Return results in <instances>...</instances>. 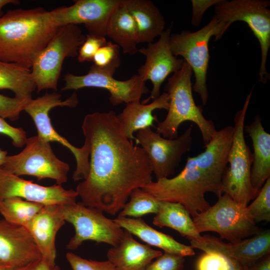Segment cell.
<instances>
[{
	"mask_svg": "<svg viewBox=\"0 0 270 270\" xmlns=\"http://www.w3.org/2000/svg\"><path fill=\"white\" fill-rule=\"evenodd\" d=\"M118 214V216L139 218L148 214H156L159 210L160 200L142 188L134 190Z\"/></svg>",
	"mask_w": 270,
	"mask_h": 270,
	"instance_id": "30",
	"label": "cell"
},
{
	"mask_svg": "<svg viewBox=\"0 0 270 270\" xmlns=\"http://www.w3.org/2000/svg\"><path fill=\"white\" fill-rule=\"evenodd\" d=\"M248 210L254 222L270 221V178H268Z\"/></svg>",
	"mask_w": 270,
	"mask_h": 270,
	"instance_id": "31",
	"label": "cell"
},
{
	"mask_svg": "<svg viewBox=\"0 0 270 270\" xmlns=\"http://www.w3.org/2000/svg\"><path fill=\"white\" fill-rule=\"evenodd\" d=\"M106 42V37L86 34L78 52V61L80 62L92 61L96 52Z\"/></svg>",
	"mask_w": 270,
	"mask_h": 270,
	"instance_id": "37",
	"label": "cell"
},
{
	"mask_svg": "<svg viewBox=\"0 0 270 270\" xmlns=\"http://www.w3.org/2000/svg\"><path fill=\"white\" fill-rule=\"evenodd\" d=\"M184 256L165 252L152 261L146 270H184Z\"/></svg>",
	"mask_w": 270,
	"mask_h": 270,
	"instance_id": "36",
	"label": "cell"
},
{
	"mask_svg": "<svg viewBox=\"0 0 270 270\" xmlns=\"http://www.w3.org/2000/svg\"><path fill=\"white\" fill-rule=\"evenodd\" d=\"M85 39L78 25H66L58 28L30 69L38 92L50 88L57 90L64 60L78 56Z\"/></svg>",
	"mask_w": 270,
	"mask_h": 270,
	"instance_id": "8",
	"label": "cell"
},
{
	"mask_svg": "<svg viewBox=\"0 0 270 270\" xmlns=\"http://www.w3.org/2000/svg\"><path fill=\"white\" fill-rule=\"evenodd\" d=\"M192 74L184 61L182 68L168 79L165 88L169 96L168 112L164 120L158 122L156 132L164 138L174 139L178 136L180 125L192 122L198 128L205 146L216 130L214 122L203 115L202 107L195 103L192 92Z\"/></svg>",
	"mask_w": 270,
	"mask_h": 270,
	"instance_id": "4",
	"label": "cell"
},
{
	"mask_svg": "<svg viewBox=\"0 0 270 270\" xmlns=\"http://www.w3.org/2000/svg\"><path fill=\"white\" fill-rule=\"evenodd\" d=\"M162 254L161 251L138 242L124 230L120 242L110 248L106 256L116 270H146L153 260Z\"/></svg>",
	"mask_w": 270,
	"mask_h": 270,
	"instance_id": "21",
	"label": "cell"
},
{
	"mask_svg": "<svg viewBox=\"0 0 270 270\" xmlns=\"http://www.w3.org/2000/svg\"><path fill=\"white\" fill-rule=\"evenodd\" d=\"M30 99L10 98L0 94V117L11 120H18Z\"/></svg>",
	"mask_w": 270,
	"mask_h": 270,
	"instance_id": "34",
	"label": "cell"
},
{
	"mask_svg": "<svg viewBox=\"0 0 270 270\" xmlns=\"http://www.w3.org/2000/svg\"><path fill=\"white\" fill-rule=\"evenodd\" d=\"M116 70L114 68H102L92 64L86 74H66L64 86L62 90H76L88 87L104 88L110 93L109 101L112 106L140 101L143 94L149 92L146 82L138 74H134L127 80H119L113 76Z\"/></svg>",
	"mask_w": 270,
	"mask_h": 270,
	"instance_id": "14",
	"label": "cell"
},
{
	"mask_svg": "<svg viewBox=\"0 0 270 270\" xmlns=\"http://www.w3.org/2000/svg\"><path fill=\"white\" fill-rule=\"evenodd\" d=\"M42 258L25 227L0 219V261L19 267Z\"/></svg>",
	"mask_w": 270,
	"mask_h": 270,
	"instance_id": "19",
	"label": "cell"
},
{
	"mask_svg": "<svg viewBox=\"0 0 270 270\" xmlns=\"http://www.w3.org/2000/svg\"><path fill=\"white\" fill-rule=\"evenodd\" d=\"M242 270H270V254L251 265L244 266Z\"/></svg>",
	"mask_w": 270,
	"mask_h": 270,
	"instance_id": "41",
	"label": "cell"
},
{
	"mask_svg": "<svg viewBox=\"0 0 270 270\" xmlns=\"http://www.w3.org/2000/svg\"><path fill=\"white\" fill-rule=\"evenodd\" d=\"M198 232H213L220 238L236 242L251 237L262 230L251 216L247 206L228 194L218 196L216 202L192 218Z\"/></svg>",
	"mask_w": 270,
	"mask_h": 270,
	"instance_id": "7",
	"label": "cell"
},
{
	"mask_svg": "<svg viewBox=\"0 0 270 270\" xmlns=\"http://www.w3.org/2000/svg\"><path fill=\"white\" fill-rule=\"evenodd\" d=\"M25 145L19 154L7 156L0 169L18 176H34L39 180L50 178L58 185L66 182L70 166L56 156L50 142L37 135L27 138Z\"/></svg>",
	"mask_w": 270,
	"mask_h": 270,
	"instance_id": "9",
	"label": "cell"
},
{
	"mask_svg": "<svg viewBox=\"0 0 270 270\" xmlns=\"http://www.w3.org/2000/svg\"><path fill=\"white\" fill-rule=\"evenodd\" d=\"M192 126L174 139L164 138L150 128L138 130L135 140L146 153L152 174L158 180L174 174L182 156L190 150L192 144Z\"/></svg>",
	"mask_w": 270,
	"mask_h": 270,
	"instance_id": "13",
	"label": "cell"
},
{
	"mask_svg": "<svg viewBox=\"0 0 270 270\" xmlns=\"http://www.w3.org/2000/svg\"><path fill=\"white\" fill-rule=\"evenodd\" d=\"M65 221L72 224L75 233L66 247L70 250L78 248L84 242L105 243L112 246L120 242L124 230L98 208L84 206L81 202L60 205Z\"/></svg>",
	"mask_w": 270,
	"mask_h": 270,
	"instance_id": "12",
	"label": "cell"
},
{
	"mask_svg": "<svg viewBox=\"0 0 270 270\" xmlns=\"http://www.w3.org/2000/svg\"><path fill=\"white\" fill-rule=\"evenodd\" d=\"M122 0H77L70 6L50 11L55 25L84 24L88 34L106 37L108 20Z\"/></svg>",
	"mask_w": 270,
	"mask_h": 270,
	"instance_id": "15",
	"label": "cell"
},
{
	"mask_svg": "<svg viewBox=\"0 0 270 270\" xmlns=\"http://www.w3.org/2000/svg\"><path fill=\"white\" fill-rule=\"evenodd\" d=\"M228 28L226 23L214 16L208 24L196 32L184 30L170 36L171 51L174 56H182L191 68L195 77L192 90L199 94L204 106L208 98L206 79L209 41L212 36L215 40L220 39Z\"/></svg>",
	"mask_w": 270,
	"mask_h": 270,
	"instance_id": "5",
	"label": "cell"
},
{
	"mask_svg": "<svg viewBox=\"0 0 270 270\" xmlns=\"http://www.w3.org/2000/svg\"><path fill=\"white\" fill-rule=\"evenodd\" d=\"M244 131L250 136L254 148L250 182L254 198L270 178V134L265 130L258 114L251 124L244 126Z\"/></svg>",
	"mask_w": 270,
	"mask_h": 270,
	"instance_id": "22",
	"label": "cell"
},
{
	"mask_svg": "<svg viewBox=\"0 0 270 270\" xmlns=\"http://www.w3.org/2000/svg\"><path fill=\"white\" fill-rule=\"evenodd\" d=\"M113 220L122 229L136 236L146 244L160 248L165 252L184 257L195 254L194 248L190 246L179 242L170 235L156 230L141 218L118 216Z\"/></svg>",
	"mask_w": 270,
	"mask_h": 270,
	"instance_id": "23",
	"label": "cell"
},
{
	"mask_svg": "<svg viewBox=\"0 0 270 270\" xmlns=\"http://www.w3.org/2000/svg\"><path fill=\"white\" fill-rule=\"evenodd\" d=\"M18 0H0V18L4 15L2 8L5 6L10 4H18Z\"/></svg>",
	"mask_w": 270,
	"mask_h": 270,
	"instance_id": "42",
	"label": "cell"
},
{
	"mask_svg": "<svg viewBox=\"0 0 270 270\" xmlns=\"http://www.w3.org/2000/svg\"><path fill=\"white\" fill-rule=\"evenodd\" d=\"M0 133L8 136L12 140L13 144L17 148H22L25 145L27 138L24 130L11 126L0 117Z\"/></svg>",
	"mask_w": 270,
	"mask_h": 270,
	"instance_id": "38",
	"label": "cell"
},
{
	"mask_svg": "<svg viewBox=\"0 0 270 270\" xmlns=\"http://www.w3.org/2000/svg\"><path fill=\"white\" fill-rule=\"evenodd\" d=\"M44 206L20 198H8L0 202V214L6 221L24 226Z\"/></svg>",
	"mask_w": 270,
	"mask_h": 270,
	"instance_id": "29",
	"label": "cell"
},
{
	"mask_svg": "<svg viewBox=\"0 0 270 270\" xmlns=\"http://www.w3.org/2000/svg\"><path fill=\"white\" fill-rule=\"evenodd\" d=\"M77 192L61 185L43 186L0 169V202L8 198H20L42 204L66 205L76 202Z\"/></svg>",
	"mask_w": 270,
	"mask_h": 270,
	"instance_id": "17",
	"label": "cell"
},
{
	"mask_svg": "<svg viewBox=\"0 0 270 270\" xmlns=\"http://www.w3.org/2000/svg\"><path fill=\"white\" fill-rule=\"evenodd\" d=\"M36 88L30 69L0 60V89L12 90L15 97L28 100Z\"/></svg>",
	"mask_w": 270,
	"mask_h": 270,
	"instance_id": "28",
	"label": "cell"
},
{
	"mask_svg": "<svg viewBox=\"0 0 270 270\" xmlns=\"http://www.w3.org/2000/svg\"><path fill=\"white\" fill-rule=\"evenodd\" d=\"M60 94L56 93H46L41 97L30 98L25 108L33 120L36 126L38 136L44 140L50 142H57L67 148L73 154L76 162V168L72 175L74 181L84 180L90 170V149L84 142L81 148L72 145L66 138L59 134L52 126L48 112L56 106L74 108L78 106V100L76 92L66 100H62Z\"/></svg>",
	"mask_w": 270,
	"mask_h": 270,
	"instance_id": "11",
	"label": "cell"
},
{
	"mask_svg": "<svg viewBox=\"0 0 270 270\" xmlns=\"http://www.w3.org/2000/svg\"><path fill=\"white\" fill-rule=\"evenodd\" d=\"M120 48L112 42L101 47L94 54L92 60L94 64L102 68L117 69L120 66Z\"/></svg>",
	"mask_w": 270,
	"mask_h": 270,
	"instance_id": "33",
	"label": "cell"
},
{
	"mask_svg": "<svg viewBox=\"0 0 270 270\" xmlns=\"http://www.w3.org/2000/svg\"><path fill=\"white\" fill-rule=\"evenodd\" d=\"M132 17L137 28L139 43L152 42L164 32L165 21L158 8L148 0H122Z\"/></svg>",
	"mask_w": 270,
	"mask_h": 270,
	"instance_id": "25",
	"label": "cell"
},
{
	"mask_svg": "<svg viewBox=\"0 0 270 270\" xmlns=\"http://www.w3.org/2000/svg\"><path fill=\"white\" fill-rule=\"evenodd\" d=\"M252 90L248 95L242 108L234 118L232 144L228 164L222 182V193L230 196L236 202L248 206L254 199L250 182L252 153L244 136V120Z\"/></svg>",
	"mask_w": 270,
	"mask_h": 270,
	"instance_id": "6",
	"label": "cell"
},
{
	"mask_svg": "<svg viewBox=\"0 0 270 270\" xmlns=\"http://www.w3.org/2000/svg\"><path fill=\"white\" fill-rule=\"evenodd\" d=\"M106 36L122 48L124 54L133 55L138 52L139 40L136 26L122 0L108 20Z\"/></svg>",
	"mask_w": 270,
	"mask_h": 270,
	"instance_id": "26",
	"label": "cell"
},
{
	"mask_svg": "<svg viewBox=\"0 0 270 270\" xmlns=\"http://www.w3.org/2000/svg\"><path fill=\"white\" fill-rule=\"evenodd\" d=\"M190 246L204 252H216L233 258L242 265L250 266L270 252V230L258 234L236 242H224L210 235L202 236L198 240H190Z\"/></svg>",
	"mask_w": 270,
	"mask_h": 270,
	"instance_id": "18",
	"label": "cell"
},
{
	"mask_svg": "<svg viewBox=\"0 0 270 270\" xmlns=\"http://www.w3.org/2000/svg\"><path fill=\"white\" fill-rule=\"evenodd\" d=\"M53 266L44 258H42L26 265L14 268L11 270H52Z\"/></svg>",
	"mask_w": 270,
	"mask_h": 270,
	"instance_id": "40",
	"label": "cell"
},
{
	"mask_svg": "<svg viewBox=\"0 0 270 270\" xmlns=\"http://www.w3.org/2000/svg\"><path fill=\"white\" fill-rule=\"evenodd\" d=\"M58 28L44 8L8 11L0 18V60L31 69Z\"/></svg>",
	"mask_w": 270,
	"mask_h": 270,
	"instance_id": "3",
	"label": "cell"
},
{
	"mask_svg": "<svg viewBox=\"0 0 270 270\" xmlns=\"http://www.w3.org/2000/svg\"><path fill=\"white\" fill-rule=\"evenodd\" d=\"M237 260L216 252H205L198 260L196 270H242Z\"/></svg>",
	"mask_w": 270,
	"mask_h": 270,
	"instance_id": "32",
	"label": "cell"
},
{
	"mask_svg": "<svg viewBox=\"0 0 270 270\" xmlns=\"http://www.w3.org/2000/svg\"><path fill=\"white\" fill-rule=\"evenodd\" d=\"M171 28L164 30L155 42L148 44L146 48L138 49L146 57L144 64L138 70V74L144 82L149 80L152 84L150 96L144 104L154 100L160 95L161 86L172 73L180 70L184 60L174 56L170 50V38Z\"/></svg>",
	"mask_w": 270,
	"mask_h": 270,
	"instance_id": "16",
	"label": "cell"
},
{
	"mask_svg": "<svg viewBox=\"0 0 270 270\" xmlns=\"http://www.w3.org/2000/svg\"><path fill=\"white\" fill-rule=\"evenodd\" d=\"M270 5L269 0H220L214 7V16L228 28L236 21L244 22L258 39L261 50L259 80L264 84L268 78L266 62L270 47Z\"/></svg>",
	"mask_w": 270,
	"mask_h": 270,
	"instance_id": "10",
	"label": "cell"
},
{
	"mask_svg": "<svg viewBox=\"0 0 270 270\" xmlns=\"http://www.w3.org/2000/svg\"><path fill=\"white\" fill-rule=\"evenodd\" d=\"M66 260L72 270H116L108 260L97 261L84 258L72 252L66 254Z\"/></svg>",
	"mask_w": 270,
	"mask_h": 270,
	"instance_id": "35",
	"label": "cell"
},
{
	"mask_svg": "<svg viewBox=\"0 0 270 270\" xmlns=\"http://www.w3.org/2000/svg\"><path fill=\"white\" fill-rule=\"evenodd\" d=\"M65 222L60 205H46L24 226L32 236L42 258L52 266L56 265V235Z\"/></svg>",
	"mask_w": 270,
	"mask_h": 270,
	"instance_id": "20",
	"label": "cell"
},
{
	"mask_svg": "<svg viewBox=\"0 0 270 270\" xmlns=\"http://www.w3.org/2000/svg\"><path fill=\"white\" fill-rule=\"evenodd\" d=\"M52 270H61V269L58 266L55 265L52 267Z\"/></svg>",
	"mask_w": 270,
	"mask_h": 270,
	"instance_id": "45",
	"label": "cell"
},
{
	"mask_svg": "<svg viewBox=\"0 0 270 270\" xmlns=\"http://www.w3.org/2000/svg\"><path fill=\"white\" fill-rule=\"evenodd\" d=\"M232 126L216 130L204 150L188 156L184 167L176 176L166 178L163 188L174 201L191 208H204L209 205L206 192L218 197L222 194V182L227 167L232 142Z\"/></svg>",
	"mask_w": 270,
	"mask_h": 270,
	"instance_id": "2",
	"label": "cell"
},
{
	"mask_svg": "<svg viewBox=\"0 0 270 270\" xmlns=\"http://www.w3.org/2000/svg\"><path fill=\"white\" fill-rule=\"evenodd\" d=\"M14 268L16 267L0 261V270H11Z\"/></svg>",
	"mask_w": 270,
	"mask_h": 270,
	"instance_id": "44",
	"label": "cell"
},
{
	"mask_svg": "<svg viewBox=\"0 0 270 270\" xmlns=\"http://www.w3.org/2000/svg\"><path fill=\"white\" fill-rule=\"evenodd\" d=\"M82 128L90 149V170L76 190L84 206L115 215L134 190L152 180L149 158L125 136L112 110L86 114Z\"/></svg>",
	"mask_w": 270,
	"mask_h": 270,
	"instance_id": "1",
	"label": "cell"
},
{
	"mask_svg": "<svg viewBox=\"0 0 270 270\" xmlns=\"http://www.w3.org/2000/svg\"><path fill=\"white\" fill-rule=\"evenodd\" d=\"M220 0H192V24L198 26L201 23L204 12L212 5H216Z\"/></svg>",
	"mask_w": 270,
	"mask_h": 270,
	"instance_id": "39",
	"label": "cell"
},
{
	"mask_svg": "<svg viewBox=\"0 0 270 270\" xmlns=\"http://www.w3.org/2000/svg\"><path fill=\"white\" fill-rule=\"evenodd\" d=\"M152 223L160 228L174 229L190 240H198L202 236L196 230L188 210L178 202L160 201L159 210Z\"/></svg>",
	"mask_w": 270,
	"mask_h": 270,
	"instance_id": "27",
	"label": "cell"
},
{
	"mask_svg": "<svg viewBox=\"0 0 270 270\" xmlns=\"http://www.w3.org/2000/svg\"><path fill=\"white\" fill-rule=\"evenodd\" d=\"M169 96L166 92L148 104L140 101L127 104L122 112L116 114L118 120L125 136L130 140H136L134 133L142 129L154 126V121H158L153 115L156 110H168Z\"/></svg>",
	"mask_w": 270,
	"mask_h": 270,
	"instance_id": "24",
	"label": "cell"
},
{
	"mask_svg": "<svg viewBox=\"0 0 270 270\" xmlns=\"http://www.w3.org/2000/svg\"><path fill=\"white\" fill-rule=\"evenodd\" d=\"M7 152L0 148V167L4 164Z\"/></svg>",
	"mask_w": 270,
	"mask_h": 270,
	"instance_id": "43",
	"label": "cell"
}]
</instances>
